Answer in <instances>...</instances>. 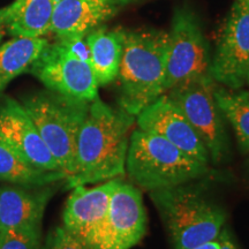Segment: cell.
I'll list each match as a JSON object with an SVG mask.
<instances>
[{
	"instance_id": "cell-21",
	"label": "cell",
	"mask_w": 249,
	"mask_h": 249,
	"mask_svg": "<svg viewBox=\"0 0 249 249\" xmlns=\"http://www.w3.org/2000/svg\"><path fill=\"white\" fill-rule=\"evenodd\" d=\"M0 249H42L40 229L0 230Z\"/></svg>"
},
{
	"instance_id": "cell-2",
	"label": "cell",
	"mask_w": 249,
	"mask_h": 249,
	"mask_svg": "<svg viewBox=\"0 0 249 249\" xmlns=\"http://www.w3.org/2000/svg\"><path fill=\"white\" fill-rule=\"evenodd\" d=\"M169 34L161 30H124L119 107L136 117L165 93Z\"/></svg>"
},
{
	"instance_id": "cell-12",
	"label": "cell",
	"mask_w": 249,
	"mask_h": 249,
	"mask_svg": "<svg viewBox=\"0 0 249 249\" xmlns=\"http://www.w3.org/2000/svg\"><path fill=\"white\" fill-rule=\"evenodd\" d=\"M135 120L139 129L160 136L196 160L209 163V154L197 133L167 95H161L143 108Z\"/></svg>"
},
{
	"instance_id": "cell-18",
	"label": "cell",
	"mask_w": 249,
	"mask_h": 249,
	"mask_svg": "<svg viewBox=\"0 0 249 249\" xmlns=\"http://www.w3.org/2000/svg\"><path fill=\"white\" fill-rule=\"evenodd\" d=\"M48 43L43 37H14L0 46V91L15 77L29 71Z\"/></svg>"
},
{
	"instance_id": "cell-25",
	"label": "cell",
	"mask_w": 249,
	"mask_h": 249,
	"mask_svg": "<svg viewBox=\"0 0 249 249\" xmlns=\"http://www.w3.org/2000/svg\"><path fill=\"white\" fill-rule=\"evenodd\" d=\"M193 249H219V245H218L217 240H213V241L205 242V244L197 246V247H195Z\"/></svg>"
},
{
	"instance_id": "cell-17",
	"label": "cell",
	"mask_w": 249,
	"mask_h": 249,
	"mask_svg": "<svg viewBox=\"0 0 249 249\" xmlns=\"http://www.w3.org/2000/svg\"><path fill=\"white\" fill-rule=\"evenodd\" d=\"M58 0H15L7 6L6 31L13 37H42L50 33Z\"/></svg>"
},
{
	"instance_id": "cell-5",
	"label": "cell",
	"mask_w": 249,
	"mask_h": 249,
	"mask_svg": "<svg viewBox=\"0 0 249 249\" xmlns=\"http://www.w3.org/2000/svg\"><path fill=\"white\" fill-rule=\"evenodd\" d=\"M21 104L67 180L74 172L77 136L90 102L48 89L27 96Z\"/></svg>"
},
{
	"instance_id": "cell-11",
	"label": "cell",
	"mask_w": 249,
	"mask_h": 249,
	"mask_svg": "<svg viewBox=\"0 0 249 249\" xmlns=\"http://www.w3.org/2000/svg\"><path fill=\"white\" fill-rule=\"evenodd\" d=\"M147 213L142 194L132 183L121 181L112 195L97 249H130L147 233Z\"/></svg>"
},
{
	"instance_id": "cell-19",
	"label": "cell",
	"mask_w": 249,
	"mask_h": 249,
	"mask_svg": "<svg viewBox=\"0 0 249 249\" xmlns=\"http://www.w3.org/2000/svg\"><path fill=\"white\" fill-rule=\"evenodd\" d=\"M65 174L59 171H44L28 163L0 141V180L20 187L49 186L58 180L65 179Z\"/></svg>"
},
{
	"instance_id": "cell-4",
	"label": "cell",
	"mask_w": 249,
	"mask_h": 249,
	"mask_svg": "<svg viewBox=\"0 0 249 249\" xmlns=\"http://www.w3.org/2000/svg\"><path fill=\"white\" fill-rule=\"evenodd\" d=\"M163 217L174 249H193L216 240L225 223V213L196 186L183 183L150 192Z\"/></svg>"
},
{
	"instance_id": "cell-9",
	"label": "cell",
	"mask_w": 249,
	"mask_h": 249,
	"mask_svg": "<svg viewBox=\"0 0 249 249\" xmlns=\"http://www.w3.org/2000/svg\"><path fill=\"white\" fill-rule=\"evenodd\" d=\"M249 73V6L235 1L226 18L210 74L216 82L239 90Z\"/></svg>"
},
{
	"instance_id": "cell-20",
	"label": "cell",
	"mask_w": 249,
	"mask_h": 249,
	"mask_svg": "<svg viewBox=\"0 0 249 249\" xmlns=\"http://www.w3.org/2000/svg\"><path fill=\"white\" fill-rule=\"evenodd\" d=\"M214 97L223 117L234 128L241 150L249 154V91L216 88Z\"/></svg>"
},
{
	"instance_id": "cell-14",
	"label": "cell",
	"mask_w": 249,
	"mask_h": 249,
	"mask_svg": "<svg viewBox=\"0 0 249 249\" xmlns=\"http://www.w3.org/2000/svg\"><path fill=\"white\" fill-rule=\"evenodd\" d=\"M117 9L110 0H58L50 33L58 39L85 38L113 17Z\"/></svg>"
},
{
	"instance_id": "cell-24",
	"label": "cell",
	"mask_w": 249,
	"mask_h": 249,
	"mask_svg": "<svg viewBox=\"0 0 249 249\" xmlns=\"http://www.w3.org/2000/svg\"><path fill=\"white\" fill-rule=\"evenodd\" d=\"M6 15H7V7L0 9V42L6 34Z\"/></svg>"
},
{
	"instance_id": "cell-8",
	"label": "cell",
	"mask_w": 249,
	"mask_h": 249,
	"mask_svg": "<svg viewBox=\"0 0 249 249\" xmlns=\"http://www.w3.org/2000/svg\"><path fill=\"white\" fill-rule=\"evenodd\" d=\"M29 71L46 89L81 101L98 97V83L90 64L76 57L61 40L45 45Z\"/></svg>"
},
{
	"instance_id": "cell-13",
	"label": "cell",
	"mask_w": 249,
	"mask_h": 249,
	"mask_svg": "<svg viewBox=\"0 0 249 249\" xmlns=\"http://www.w3.org/2000/svg\"><path fill=\"white\" fill-rule=\"evenodd\" d=\"M0 141L37 169L61 172L22 104L13 98L0 102Z\"/></svg>"
},
{
	"instance_id": "cell-10",
	"label": "cell",
	"mask_w": 249,
	"mask_h": 249,
	"mask_svg": "<svg viewBox=\"0 0 249 249\" xmlns=\"http://www.w3.org/2000/svg\"><path fill=\"white\" fill-rule=\"evenodd\" d=\"M121 181L120 178H116L103 181L92 188L74 187L65 205L62 226L93 249H97L111 197Z\"/></svg>"
},
{
	"instance_id": "cell-6",
	"label": "cell",
	"mask_w": 249,
	"mask_h": 249,
	"mask_svg": "<svg viewBox=\"0 0 249 249\" xmlns=\"http://www.w3.org/2000/svg\"><path fill=\"white\" fill-rule=\"evenodd\" d=\"M210 70L209 45L200 21L188 7L177 8L169 33L165 92L211 75Z\"/></svg>"
},
{
	"instance_id": "cell-22",
	"label": "cell",
	"mask_w": 249,
	"mask_h": 249,
	"mask_svg": "<svg viewBox=\"0 0 249 249\" xmlns=\"http://www.w3.org/2000/svg\"><path fill=\"white\" fill-rule=\"evenodd\" d=\"M43 249H93L87 242L81 240L64 226L55 227L50 233Z\"/></svg>"
},
{
	"instance_id": "cell-3",
	"label": "cell",
	"mask_w": 249,
	"mask_h": 249,
	"mask_svg": "<svg viewBox=\"0 0 249 249\" xmlns=\"http://www.w3.org/2000/svg\"><path fill=\"white\" fill-rule=\"evenodd\" d=\"M126 172L136 186L152 192L201 178L208 173V164L160 136L138 128L130 134Z\"/></svg>"
},
{
	"instance_id": "cell-29",
	"label": "cell",
	"mask_w": 249,
	"mask_h": 249,
	"mask_svg": "<svg viewBox=\"0 0 249 249\" xmlns=\"http://www.w3.org/2000/svg\"><path fill=\"white\" fill-rule=\"evenodd\" d=\"M248 75H249V73H248Z\"/></svg>"
},
{
	"instance_id": "cell-16",
	"label": "cell",
	"mask_w": 249,
	"mask_h": 249,
	"mask_svg": "<svg viewBox=\"0 0 249 249\" xmlns=\"http://www.w3.org/2000/svg\"><path fill=\"white\" fill-rule=\"evenodd\" d=\"M86 42L89 48L90 67L98 86L113 82L119 73L124 30H108L105 27H98L86 36Z\"/></svg>"
},
{
	"instance_id": "cell-1",
	"label": "cell",
	"mask_w": 249,
	"mask_h": 249,
	"mask_svg": "<svg viewBox=\"0 0 249 249\" xmlns=\"http://www.w3.org/2000/svg\"><path fill=\"white\" fill-rule=\"evenodd\" d=\"M135 118L101 98L90 102L76 142L74 172L67 186H87L120 178L126 173L130 129Z\"/></svg>"
},
{
	"instance_id": "cell-28",
	"label": "cell",
	"mask_w": 249,
	"mask_h": 249,
	"mask_svg": "<svg viewBox=\"0 0 249 249\" xmlns=\"http://www.w3.org/2000/svg\"><path fill=\"white\" fill-rule=\"evenodd\" d=\"M247 83L249 85V75H248V77H247Z\"/></svg>"
},
{
	"instance_id": "cell-23",
	"label": "cell",
	"mask_w": 249,
	"mask_h": 249,
	"mask_svg": "<svg viewBox=\"0 0 249 249\" xmlns=\"http://www.w3.org/2000/svg\"><path fill=\"white\" fill-rule=\"evenodd\" d=\"M216 240L218 242V245H219V249H240L238 247V245L235 244V241L233 240L229 230L226 229L220 231Z\"/></svg>"
},
{
	"instance_id": "cell-7",
	"label": "cell",
	"mask_w": 249,
	"mask_h": 249,
	"mask_svg": "<svg viewBox=\"0 0 249 249\" xmlns=\"http://www.w3.org/2000/svg\"><path fill=\"white\" fill-rule=\"evenodd\" d=\"M216 81L204 76L170 90L169 97L178 105L187 120L197 133L213 163L225 160L229 152V139L223 114L218 107L214 90Z\"/></svg>"
},
{
	"instance_id": "cell-15",
	"label": "cell",
	"mask_w": 249,
	"mask_h": 249,
	"mask_svg": "<svg viewBox=\"0 0 249 249\" xmlns=\"http://www.w3.org/2000/svg\"><path fill=\"white\" fill-rule=\"evenodd\" d=\"M53 191L50 187H1L0 230L40 229L43 214Z\"/></svg>"
},
{
	"instance_id": "cell-27",
	"label": "cell",
	"mask_w": 249,
	"mask_h": 249,
	"mask_svg": "<svg viewBox=\"0 0 249 249\" xmlns=\"http://www.w3.org/2000/svg\"><path fill=\"white\" fill-rule=\"evenodd\" d=\"M235 1L240 2V4H244V5H248L249 6V0H235Z\"/></svg>"
},
{
	"instance_id": "cell-26",
	"label": "cell",
	"mask_w": 249,
	"mask_h": 249,
	"mask_svg": "<svg viewBox=\"0 0 249 249\" xmlns=\"http://www.w3.org/2000/svg\"><path fill=\"white\" fill-rule=\"evenodd\" d=\"M112 4H114L117 6V7H119V6H123V5H127L129 4V2H133V1H136V0H110Z\"/></svg>"
}]
</instances>
